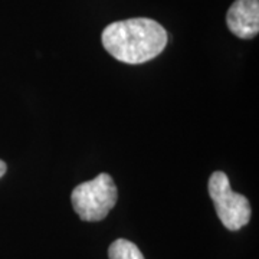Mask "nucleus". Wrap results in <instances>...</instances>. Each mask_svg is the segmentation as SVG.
I'll return each instance as SVG.
<instances>
[{
    "instance_id": "5",
    "label": "nucleus",
    "mask_w": 259,
    "mask_h": 259,
    "mask_svg": "<svg viewBox=\"0 0 259 259\" xmlns=\"http://www.w3.org/2000/svg\"><path fill=\"white\" fill-rule=\"evenodd\" d=\"M110 259H144L137 245L127 239H117L108 249Z\"/></svg>"
},
{
    "instance_id": "2",
    "label": "nucleus",
    "mask_w": 259,
    "mask_h": 259,
    "mask_svg": "<svg viewBox=\"0 0 259 259\" xmlns=\"http://www.w3.org/2000/svg\"><path fill=\"white\" fill-rule=\"evenodd\" d=\"M117 186L107 173L76 186L71 194L74 210L85 222H98L107 218L117 203Z\"/></svg>"
},
{
    "instance_id": "3",
    "label": "nucleus",
    "mask_w": 259,
    "mask_h": 259,
    "mask_svg": "<svg viewBox=\"0 0 259 259\" xmlns=\"http://www.w3.org/2000/svg\"><path fill=\"white\" fill-rule=\"evenodd\" d=\"M209 193L216 213L229 231H239L250 219L249 200L243 194L233 192L229 177L223 171H214L209 179Z\"/></svg>"
},
{
    "instance_id": "4",
    "label": "nucleus",
    "mask_w": 259,
    "mask_h": 259,
    "mask_svg": "<svg viewBox=\"0 0 259 259\" xmlns=\"http://www.w3.org/2000/svg\"><path fill=\"white\" fill-rule=\"evenodd\" d=\"M228 28L241 39H252L259 32V0H235L226 15Z\"/></svg>"
},
{
    "instance_id": "1",
    "label": "nucleus",
    "mask_w": 259,
    "mask_h": 259,
    "mask_svg": "<svg viewBox=\"0 0 259 259\" xmlns=\"http://www.w3.org/2000/svg\"><path fill=\"white\" fill-rule=\"evenodd\" d=\"M102 45L117 61L139 65L158 56L167 45L166 29L147 18L120 20L102 30Z\"/></svg>"
},
{
    "instance_id": "6",
    "label": "nucleus",
    "mask_w": 259,
    "mask_h": 259,
    "mask_svg": "<svg viewBox=\"0 0 259 259\" xmlns=\"http://www.w3.org/2000/svg\"><path fill=\"white\" fill-rule=\"evenodd\" d=\"M6 168H8V167H6V163L0 160V177H2L3 175H5V173H6Z\"/></svg>"
}]
</instances>
